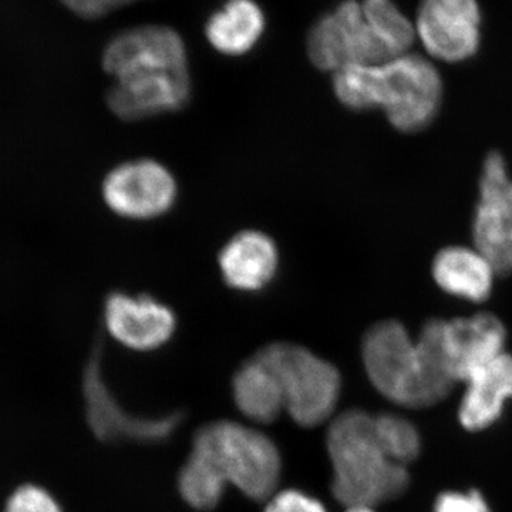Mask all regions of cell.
Instances as JSON below:
<instances>
[{
  "mask_svg": "<svg viewBox=\"0 0 512 512\" xmlns=\"http://www.w3.org/2000/svg\"><path fill=\"white\" fill-rule=\"evenodd\" d=\"M333 92L348 109H380L396 130L413 134L436 119L444 89L429 59L406 53L386 63L338 70L333 73Z\"/></svg>",
  "mask_w": 512,
  "mask_h": 512,
  "instance_id": "obj_1",
  "label": "cell"
},
{
  "mask_svg": "<svg viewBox=\"0 0 512 512\" xmlns=\"http://www.w3.org/2000/svg\"><path fill=\"white\" fill-rule=\"evenodd\" d=\"M414 40V23L393 0H345L312 26L306 49L316 69L336 73L406 55Z\"/></svg>",
  "mask_w": 512,
  "mask_h": 512,
  "instance_id": "obj_2",
  "label": "cell"
},
{
  "mask_svg": "<svg viewBox=\"0 0 512 512\" xmlns=\"http://www.w3.org/2000/svg\"><path fill=\"white\" fill-rule=\"evenodd\" d=\"M332 463V493L346 507H369L396 500L407 490L409 471L384 453L375 417L350 409L332 421L326 437Z\"/></svg>",
  "mask_w": 512,
  "mask_h": 512,
  "instance_id": "obj_3",
  "label": "cell"
},
{
  "mask_svg": "<svg viewBox=\"0 0 512 512\" xmlns=\"http://www.w3.org/2000/svg\"><path fill=\"white\" fill-rule=\"evenodd\" d=\"M362 357L373 387L399 406L426 409L446 400L453 390V384L431 372L416 339L397 320H382L367 330Z\"/></svg>",
  "mask_w": 512,
  "mask_h": 512,
  "instance_id": "obj_4",
  "label": "cell"
},
{
  "mask_svg": "<svg viewBox=\"0 0 512 512\" xmlns=\"http://www.w3.org/2000/svg\"><path fill=\"white\" fill-rule=\"evenodd\" d=\"M192 451L207 458L225 483L251 500H269L281 480V454L274 441L235 421L202 427L192 440Z\"/></svg>",
  "mask_w": 512,
  "mask_h": 512,
  "instance_id": "obj_5",
  "label": "cell"
},
{
  "mask_svg": "<svg viewBox=\"0 0 512 512\" xmlns=\"http://www.w3.org/2000/svg\"><path fill=\"white\" fill-rule=\"evenodd\" d=\"M255 355L274 372L285 410L296 424L315 427L332 416L342 390L340 373L332 363L288 342L271 343Z\"/></svg>",
  "mask_w": 512,
  "mask_h": 512,
  "instance_id": "obj_6",
  "label": "cell"
},
{
  "mask_svg": "<svg viewBox=\"0 0 512 512\" xmlns=\"http://www.w3.org/2000/svg\"><path fill=\"white\" fill-rule=\"evenodd\" d=\"M473 242L497 274H512V178L497 151L488 154L481 170Z\"/></svg>",
  "mask_w": 512,
  "mask_h": 512,
  "instance_id": "obj_7",
  "label": "cell"
},
{
  "mask_svg": "<svg viewBox=\"0 0 512 512\" xmlns=\"http://www.w3.org/2000/svg\"><path fill=\"white\" fill-rule=\"evenodd\" d=\"M103 197L114 214L128 220L150 221L173 210L178 184L164 164L153 158H140L110 171L103 183Z\"/></svg>",
  "mask_w": 512,
  "mask_h": 512,
  "instance_id": "obj_8",
  "label": "cell"
},
{
  "mask_svg": "<svg viewBox=\"0 0 512 512\" xmlns=\"http://www.w3.org/2000/svg\"><path fill=\"white\" fill-rule=\"evenodd\" d=\"M414 30L431 59L466 62L480 49V5L477 0H420Z\"/></svg>",
  "mask_w": 512,
  "mask_h": 512,
  "instance_id": "obj_9",
  "label": "cell"
},
{
  "mask_svg": "<svg viewBox=\"0 0 512 512\" xmlns=\"http://www.w3.org/2000/svg\"><path fill=\"white\" fill-rule=\"evenodd\" d=\"M84 397L87 420L93 433L103 441L133 440L160 443L173 436L183 421V414L163 417H136L126 412L111 396L101 377L99 356L94 355L84 373Z\"/></svg>",
  "mask_w": 512,
  "mask_h": 512,
  "instance_id": "obj_10",
  "label": "cell"
},
{
  "mask_svg": "<svg viewBox=\"0 0 512 512\" xmlns=\"http://www.w3.org/2000/svg\"><path fill=\"white\" fill-rule=\"evenodd\" d=\"M191 92L188 70H148L116 79L107 104L120 119L137 121L183 109Z\"/></svg>",
  "mask_w": 512,
  "mask_h": 512,
  "instance_id": "obj_11",
  "label": "cell"
},
{
  "mask_svg": "<svg viewBox=\"0 0 512 512\" xmlns=\"http://www.w3.org/2000/svg\"><path fill=\"white\" fill-rule=\"evenodd\" d=\"M103 67L114 79L147 70H188L183 37L168 26L128 29L107 45Z\"/></svg>",
  "mask_w": 512,
  "mask_h": 512,
  "instance_id": "obj_12",
  "label": "cell"
},
{
  "mask_svg": "<svg viewBox=\"0 0 512 512\" xmlns=\"http://www.w3.org/2000/svg\"><path fill=\"white\" fill-rule=\"evenodd\" d=\"M104 322L111 338L136 352L163 348L177 330L173 309L150 295L114 292L106 301Z\"/></svg>",
  "mask_w": 512,
  "mask_h": 512,
  "instance_id": "obj_13",
  "label": "cell"
},
{
  "mask_svg": "<svg viewBox=\"0 0 512 512\" xmlns=\"http://www.w3.org/2000/svg\"><path fill=\"white\" fill-rule=\"evenodd\" d=\"M507 329L493 313L444 320L441 345L454 382H466L476 370L505 352Z\"/></svg>",
  "mask_w": 512,
  "mask_h": 512,
  "instance_id": "obj_14",
  "label": "cell"
},
{
  "mask_svg": "<svg viewBox=\"0 0 512 512\" xmlns=\"http://www.w3.org/2000/svg\"><path fill=\"white\" fill-rule=\"evenodd\" d=\"M222 279L239 292L264 291L279 268V249L265 232L245 229L234 235L218 255Z\"/></svg>",
  "mask_w": 512,
  "mask_h": 512,
  "instance_id": "obj_15",
  "label": "cell"
},
{
  "mask_svg": "<svg viewBox=\"0 0 512 512\" xmlns=\"http://www.w3.org/2000/svg\"><path fill=\"white\" fill-rule=\"evenodd\" d=\"M466 393L458 409L461 426L481 431L500 419L512 399V355L501 353L466 380Z\"/></svg>",
  "mask_w": 512,
  "mask_h": 512,
  "instance_id": "obj_16",
  "label": "cell"
},
{
  "mask_svg": "<svg viewBox=\"0 0 512 512\" xmlns=\"http://www.w3.org/2000/svg\"><path fill=\"white\" fill-rule=\"evenodd\" d=\"M431 274L447 295L481 303L490 298L497 271L478 249L454 245L434 256Z\"/></svg>",
  "mask_w": 512,
  "mask_h": 512,
  "instance_id": "obj_17",
  "label": "cell"
},
{
  "mask_svg": "<svg viewBox=\"0 0 512 512\" xmlns=\"http://www.w3.org/2000/svg\"><path fill=\"white\" fill-rule=\"evenodd\" d=\"M265 25L264 10L255 0H228L208 19L205 36L221 55L239 57L258 45Z\"/></svg>",
  "mask_w": 512,
  "mask_h": 512,
  "instance_id": "obj_18",
  "label": "cell"
},
{
  "mask_svg": "<svg viewBox=\"0 0 512 512\" xmlns=\"http://www.w3.org/2000/svg\"><path fill=\"white\" fill-rule=\"evenodd\" d=\"M232 394L239 412L255 423H272L285 410L281 384L274 372L256 355L235 373Z\"/></svg>",
  "mask_w": 512,
  "mask_h": 512,
  "instance_id": "obj_19",
  "label": "cell"
},
{
  "mask_svg": "<svg viewBox=\"0 0 512 512\" xmlns=\"http://www.w3.org/2000/svg\"><path fill=\"white\" fill-rule=\"evenodd\" d=\"M224 478L207 458L191 451L178 476V491L185 503L198 511H211L220 504L225 491Z\"/></svg>",
  "mask_w": 512,
  "mask_h": 512,
  "instance_id": "obj_20",
  "label": "cell"
},
{
  "mask_svg": "<svg viewBox=\"0 0 512 512\" xmlns=\"http://www.w3.org/2000/svg\"><path fill=\"white\" fill-rule=\"evenodd\" d=\"M375 431L384 453L394 463L406 467L420 456L421 437L412 421L397 414H380L375 417Z\"/></svg>",
  "mask_w": 512,
  "mask_h": 512,
  "instance_id": "obj_21",
  "label": "cell"
},
{
  "mask_svg": "<svg viewBox=\"0 0 512 512\" xmlns=\"http://www.w3.org/2000/svg\"><path fill=\"white\" fill-rule=\"evenodd\" d=\"M2 512H63V508L46 487L26 483L10 493Z\"/></svg>",
  "mask_w": 512,
  "mask_h": 512,
  "instance_id": "obj_22",
  "label": "cell"
},
{
  "mask_svg": "<svg viewBox=\"0 0 512 512\" xmlns=\"http://www.w3.org/2000/svg\"><path fill=\"white\" fill-rule=\"evenodd\" d=\"M264 512H328L323 504L299 490H285L272 495Z\"/></svg>",
  "mask_w": 512,
  "mask_h": 512,
  "instance_id": "obj_23",
  "label": "cell"
},
{
  "mask_svg": "<svg viewBox=\"0 0 512 512\" xmlns=\"http://www.w3.org/2000/svg\"><path fill=\"white\" fill-rule=\"evenodd\" d=\"M434 512H491L478 491L468 494L443 493L434 504Z\"/></svg>",
  "mask_w": 512,
  "mask_h": 512,
  "instance_id": "obj_24",
  "label": "cell"
},
{
  "mask_svg": "<svg viewBox=\"0 0 512 512\" xmlns=\"http://www.w3.org/2000/svg\"><path fill=\"white\" fill-rule=\"evenodd\" d=\"M60 3L83 19H97L111 10L121 8V0H59Z\"/></svg>",
  "mask_w": 512,
  "mask_h": 512,
  "instance_id": "obj_25",
  "label": "cell"
},
{
  "mask_svg": "<svg viewBox=\"0 0 512 512\" xmlns=\"http://www.w3.org/2000/svg\"><path fill=\"white\" fill-rule=\"evenodd\" d=\"M346 512H375L373 508L369 507H350Z\"/></svg>",
  "mask_w": 512,
  "mask_h": 512,
  "instance_id": "obj_26",
  "label": "cell"
},
{
  "mask_svg": "<svg viewBox=\"0 0 512 512\" xmlns=\"http://www.w3.org/2000/svg\"><path fill=\"white\" fill-rule=\"evenodd\" d=\"M121 2H123V6H126L128 3L136 2V0H121Z\"/></svg>",
  "mask_w": 512,
  "mask_h": 512,
  "instance_id": "obj_27",
  "label": "cell"
}]
</instances>
